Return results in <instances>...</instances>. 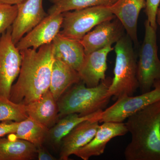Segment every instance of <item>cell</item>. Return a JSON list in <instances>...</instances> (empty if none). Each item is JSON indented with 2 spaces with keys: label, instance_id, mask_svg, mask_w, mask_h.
Wrapping results in <instances>:
<instances>
[{
  "label": "cell",
  "instance_id": "obj_1",
  "mask_svg": "<svg viewBox=\"0 0 160 160\" xmlns=\"http://www.w3.org/2000/svg\"><path fill=\"white\" fill-rule=\"evenodd\" d=\"M20 51L22 62L17 81L12 86L9 99L27 105L40 98L49 89L54 61L52 43L38 49Z\"/></svg>",
  "mask_w": 160,
  "mask_h": 160
},
{
  "label": "cell",
  "instance_id": "obj_2",
  "mask_svg": "<svg viewBox=\"0 0 160 160\" xmlns=\"http://www.w3.org/2000/svg\"><path fill=\"white\" fill-rule=\"evenodd\" d=\"M131 141L124 150L126 160H160V101L127 118Z\"/></svg>",
  "mask_w": 160,
  "mask_h": 160
},
{
  "label": "cell",
  "instance_id": "obj_3",
  "mask_svg": "<svg viewBox=\"0 0 160 160\" xmlns=\"http://www.w3.org/2000/svg\"><path fill=\"white\" fill-rule=\"evenodd\" d=\"M111 81L106 79L92 87H87L82 81L75 84L58 101L59 117L72 113L86 116L104 110L112 98L108 95Z\"/></svg>",
  "mask_w": 160,
  "mask_h": 160
},
{
  "label": "cell",
  "instance_id": "obj_4",
  "mask_svg": "<svg viewBox=\"0 0 160 160\" xmlns=\"http://www.w3.org/2000/svg\"><path fill=\"white\" fill-rule=\"evenodd\" d=\"M115 63L108 95L116 100L124 96H132L139 89L138 57L130 38L125 34L116 43Z\"/></svg>",
  "mask_w": 160,
  "mask_h": 160
},
{
  "label": "cell",
  "instance_id": "obj_5",
  "mask_svg": "<svg viewBox=\"0 0 160 160\" xmlns=\"http://www.w3.org/2000/svg\"><path fill=\"white\" fill-rule=\"evenodd\" d=\"M62 15L59 33L66 37L80 41L98 24L116 18L109 7L104 6L66 12Z\"/></svg>",
  "mask_w": 160,
  "mask_h": 160
},
{
  "label": "cell",
  "instance_id": "obj_6",
  "mask_svg": "<svg viewBox=\"0 0 160 160\" xmlns=\"http://www.w3.org/2000/svg\"><path fill=\"white\" fill-rule=\"evenodd\" d=\"M145 37L138 60L137 76L141 93L150 91L156 81L160 80V60L158 56L157 30L146 20Z\"/></svg>",
  "mask_w": 160,
  "mask_h": 160
},
{
  "label": "cell",
  "instance_id": "obj_7",
  "mask_svg": "<svg viewBox=\"0 0 160 160\" xmlns=\"http://www.w3.org/2000/svg\"><path fill=\"white\" fill-rule=\"evenodd\" d=\"M153 89L136 96H124L119 98L112 106L102 111L100 123L122 122L132 115L147 106L160 101V80L153 84Z\"/></svg>",
  "mask_w": 160,
  "mask_h": 160
},
{
  "label": "cell",
  "instance_id": "obj_8",
  "mask_svg": "<svg viewBox=\"0 0 160 160\" xmlns=\"http://www.w3.org/2000/svg\"><path fill=\"white\" fill-rule=\"evenodd\" d=\"M11 32L12 26L0 37V96L8 98L22 62V55L12 42Z\"/></svg>",
  "mask_w": 160,
  "mask_h": 160
},
{
  "label": "cell",
  "instance_id": "obj_9",
  "mask_svg": "<svg viewBox=\"0 0 160 160\" xmlns=\"http://www.w3.org/2000/svg\"><path fill=\"white\" fill-rule=\"evenodd\" d=\"M125 29L116 18L100 23L81 40L86 55L102 49L118 42L125 33Z\"/></svg>",
  "mask_w": 160,
  "mask_h": 160
},
{
  "label": "cell",
  "instance_id": "obj_10",
  "mask_svg": "<svg viewBox=\"0 0 160 160\" xmlns=\"http://www.w3.org/2000/svg\"><path fill=\"white\" fill-rule=\"evenodd\" d=\"M17 6V15L12 26V39L15 45L48 15L43 8V0H26Z\"/></svg>",
  "mask_w": 160,
  "mask_h": 160
},
{
  "label": "cell",
  "instance_id": "obj_11",
  "mask_svg": "<svg viewBox=\"0 0 160 160\" xmlns=\"http://www.w3.org/2000/svg\"><path fill=\"white\" fill-rule=\"evenodd\" d=\"M63 21L62 13L48 15L45 18L23 37L16 45L19 51L41 46L52 42L59 33Z\"/></svg>",
  "mask_w": 160,
  "mask_h": 160
},
{
  "label": "cell",
  "instance_id": "obj_12",
  "mask_svg": "<svg viewBox=\"0 0 160 160\" xmlns=\"http://www.w3.org/2000/svg\"><path fill=\"white\" fill-rule=\"evenodd\" d=\"M128 132L126 123L104 122L99 126L96 133L87 145L78 150L74 155L83 160L99 156L104 153L106 146L112 139L123 136Z\"/></svg>",
  "mask_w": 160,
  "mask_h": 160
},
{
  "label": "cell",
  "instance_id": "obj_13",
  "mask_svg": "<svg viewBox=\"0 0 160 160\" xmlns=\"http://www.w3.org/2000/svg\"><path fill=\"white\" fill-rule=\"evenodd\" d=\"M99 123L98 119L86 120L72 129L61 142L60 160H69L70 156L87 145L94 137Z\"/></svg>",
  "mask_w": 160,
  "mask_h": 160
},
{
  "label": "cell",
  "instance_id": "obj_14",
  "mask_svg": "<svg viewBox=\"0 0 160 160\" xmlns=\"http://www.w3.org/2000/svg\"><path fill=\"white\" fill-rule=\"evenodd\" d=\"M113 49L109 45L86 55L82 65L78 72L81 81L87 87L97 86L106 79L107 57Z\"/></svg>",
  "mask_w": 160,
  "mask_h": 160
},
{
  "label": "cell",
  "instance_id": "obj_15",
  "mask_svg": "<svg viewBox=\"0 0 160 160\" xmlns=\"http://www.w3.org/2000/svg\"><path fill=\"white\" fill-rule=\"evenodd\" d=\"M145 6V0H117L113 5L108 7L122 23L126 34L131 39L135 46L138 45V19L141 10Z\"/></svg>",
  "mask_w": 160,
  "mask_h": 160
},
{
  "label": "cell",
  "instance_id": "obj_16",
  "mask_svg": "<svg viewBox=\"0 0 160 160\" xmlns=\"http://www.w3.org/2000/svg\"><path fill=\"white\" fill-rule=\"evenodd\" d=\"M52 43L55 58L62 60L78 71L86 56L81 41L66 37L59 33Z\"/></svg>",
  "mask_w": 160,
  "mask_h": 160
},
{
  "label": "cell",
  "instance_id": "obj_17",
  "mask_svg": "<svg viewBox=\"0 0 160 160\" xmlns=\"http://www.w3.org/2000/svg\"><path fill=\"white\" fill-rule=\"evenodd\" d=\"M26 106L29 117L49 129L54 126L59 118L57 102L49 89L39 99Z\"/></svg>",
  "mask_w": 160,
  "mask_h": 160
},
{
  "label": "cell",
  "instance_id": "obj_18",
  "mask_svg": "<svg viewBox=\"0 0 160 160\" xmlns=\"http://www.w3.org/2000/svg\"><path fill=\"white\" fill-rule=\"evenodd\" d=\"M81 81L77 71L62 60L54 58L49 90L57 102L69 88Z\"/></svg>",
  "mask_w": 160,
  "mask_h": 160
},
{
  "label": "cell",
  "instance_id": "obj_19",
  "mask_svg": "<svg viewBox=\"0 0 160 160\" xmlns=\"http://www.w3.org/2000/svg\"><path fill=\"white\" fill-rule=\"evenodd\" d=\"M36 158L37 148L30 142L15 137L0 138V160H31Z\"/></svg>",
  "mask_w": 160,
  "mask_h": 160
},
{
  "label": "cell",
  "instance_id": "obj_20",
  "mask_svg": "<svg viewBox=\"0 0 160 160\" xmlns=\"http://www.w3.org/2000/svg\"><path fill=\"white\" fill-rule=\"evenodd\" d=\"M103 110L97 112L86 116H81L77 113L67 115L61 118L54 126L49 129L46 141L55 148L60 147L63 138L79 123L86 120L98 119Z\"/></svg>",
  "mask_w": 160,
  "mask_h": 160
},
{
  "label": "cell",
  "instance_id": "obj_21",
  "mask_svg": "<svg viewBox=\"0 0 160 160\" xmlns=\"http://www.w3.org/2000/svg\"><path fill=\"white\" fill-rule=\"evenodd\" d=\"M49 130L46 126L29 117L18 123L14 135L16 138L28 141L38 148L46 142Z\"/></svg>",
  "mask_w": 160,
  "mask_h": 160
},
{
  "label": "cell",
  "instance_id": "obj_22",
  "mask_svg": "<svg viewBox=\"0 0 160 160\" xmlns=\"http://www.w3.org/2000/svg\"><path fill=\"white\" fill-rule=\"evenodd\" d=\"M52 6L48 10V15L58 14L66 12L93 7H109L117 0H49Z\"/></svg>",
  "mask_w": 160,
  "mask_h": 160
},
{
  "label": "cell",
  "instance_id": "obj_23",
  "mask_svg": "<svg viewBox=\"0 0 160 160\" xmlns=\"http://www.w3.org/2000/svg\"><path fill=\"white\" fill-rule=\"evenodd\" d=\"M28 117L26 105L14 102L6 97L0 96V122H20Z\"/></svg>",
  "mask_w": 160,
  "mask_h": 160
},
{
  "label": "cell",
  "instance_id": "obj_24",
  "mask_svg": "<svg viewBox=\"0 0 160 160\" xmlns=\"http://www.w3.org/2000/svg\"><path fill=\"white\" fill-rule=\"evenodd\" d=\"M17 14V5L0 2V35L12 26Z\"/></svg>",
  "mask_w": 160,
  "mask_h": 160
},
{
  "label": "cell",
  "instance_id": "obj_25",
  "mask_svg": "<svg viewBox=\"0 0 160 160\" xmlns=\"http://www.w3.org/2000/svg\"><path fill=\"white\" fill-rule=\"evenodd\" d=\"M160 0H146L145 13L147 20L153 29L157 30L158 25L156 23V14L159 8Z\"/></svg>",
  "mask_w": 160,
  "mask_h": 160
},
{
  "label": "cell",
  "instance_id": "obj_26",
  "mask_svg": "<svg viewBox=\"0 0 160 160\" xmlns=\"http://www.w3.org/2000/svg\"><path fill=\"white\" fill-rule=\"evenodd\" d=\"M19 122H1L0 138L8 134L15 133Z\"/></svg>",
  "mask_w": 160,
  "mask_h": 160
},
{
  "label": "cell",
  "instance_id": "obj_27",
  "mask_svg": "<svg viewBox=\"0 0 160 160\" xmlns=\"http://www.w3.org/2000/svg\"><path fill=\"white\" fill-rule=\"evenodd\" d=\"M37 158L39 160H56L44 148L43 146L37 148Z\"/></svg>",
  "mask_w": 160,
  "mask_h": 160
},
{
  "label": "cell",
  "instance_id": "obj_28",
  "mask_svg": "<svg viewBox=\"0 0 160 160\" xmlns=\"http://www.w3.org/2000/svg\"><path fill=\"white\" fill-rule=\"evenodd\" d=\"M26 0H0V2L6 3L12 5H17Z\"/></svg>",
  "mask_w": 160,
  "mask_h": 160
},
{
  "label": "cell",
  "instance_id": "obj_29",
  "mask_svg": "<svg viewBox=\"0 0 160 160\" xmlns=\"http://www.w3.org/2000/svg\"><path fill=\"white\" fill-rule=\"evenodd\" d=\"M156 23L160 27V8H158L157 12Z\"/></svg>",
  "mask_w": 160,
  "mask_h": 160
}]
</instances>
